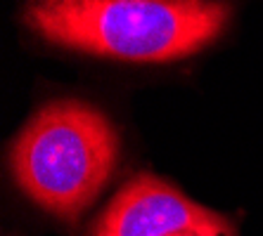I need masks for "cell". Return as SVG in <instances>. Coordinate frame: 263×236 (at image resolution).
Here are the masks:
<instances>
[{
  "label": "cell",
  "instance_id": "6da1fadb",
  "mask_svg": "<svg viewBox=\"0 0 263 236\" xmlns=\"http://www.w3.org/2000/svg\"><path fill=\"white\" fill-rule=\"evenodd\" d=\"M223 0H29L24 22L60 48L121 61H176L223 33Z\"/></svg>",
  "mask_w": 263,
  "mask_h": 236
},
{
  "label": "cell",
  "instance_id": "7a4b0ae2",
  "mask_svg": "<svg viewBox=\"0 0 263 236\" xmlns=\"http://www.w3.org/2000/svg\"><path fill=\"white\" fill-rule=\"evenodd\" d=\"M119 154L117 125L98 106L55 99L19 130L10 168L17 187L38 208L64 222H79L111 180Z\"/></svg>",
  "mask_w": 263,
  "mask_h": 236
},
{
  "label": "cell",
  "instance_id": "3957f363",
  "mask_svg": "<svg viewBox=\"0 0 263 236\" xmlns=\"http://www.w3.org/2000/svg\"><path fill=\"white\" fill-rule=\"evenodd\" d=\"M90 236H237L211 208L187 199L157 175L126 182L102 210Z\"/></svg>",
  "mask_w": 263,
  "mask_h": 236
}]
</instances>
